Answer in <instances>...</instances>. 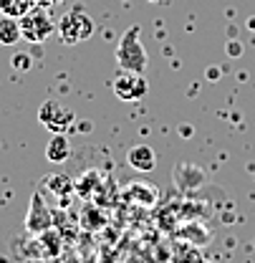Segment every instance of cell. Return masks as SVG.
<instances>
[{
	"mask_svg": "<svg viewBox=\"0 0 255 263\" xmlns=\"http://www.w3.org/2000/svg\"><path fill=\"white\" fill-rule=\"evenodd\" d=\"M147 51L142 46V28L131 26L124 31L119 46H116V64L124 71H134V73H144L147 68Z\"/></svg>",
	"mask_w": 255,
	"mask_h": 263,
	"instance_id": "cell-1",
	"label": "cell"
},
{
	"mask_svg": "<svg viewBox=\"0 0 255 263\" xmlns=\"http://www.w3.org/2000/svg\"><path fill=\"white\" fill-rule=\"evenodd\" d=\"M94 28H96L94 18L79 5L73 10H68L64 18L56 23V33H58L61 43H66V46H79L81 41L91 38Z\"/></svg>",
	"mask_w": 255,
	"mask_h": 263,
	"instance_id": "cell-2",
	"label": "cell"
},
{
	"mask_svg": "<svg viewBox=\"0 0 255 263\" xmlns=\"http://www.w3.org/2000/svg\"><path fill=\"white\" fill-rule=\"evenodd\" d=\"M21 31H23V41H28V43H43V41H48L51 33H56V23H53L48 8L35 5V8H31L21 18Z\"/></svg>",
	"mask_w": 255,
	"mask_h": 263,
	"instance_id": "cell-3",
	"label": "cell"
},
{
	"mask_svg": "<svg viewBox=\"0 0 255 263\" xmlns=\"http://www.w3.org/2000/svg\"><path fill=\"white\" fill-rule=\"evenodd\" d=\"M38 122H41L48 132L58 134V132H68L71 127H73L76 114H73V109L64 106L61 101L48 99V101H43L41 109H38Z\"/></svg>",
	"mask_w": 255,
	"mask_h": 263,
	"instance_id": "cell-4",
	"label": "cell"
},
{
	"mask_svg": "<svg viewBox=\"0 0 255 263\" xmlns=\"http://www.w3.org/2000/svg\"><path fill=\"white\" fill-rule=\"evenodd\" d=\"M147 89H149V86H147L144 73H134V71H124V68H122V73H116V79L111 81V91L122 99V101H139V99L147 94Z\"/></svg>",
	"mask_w": 255,
	"mask_h": 263,
	"instance_id": "cell-5",
	"label": "cell"
},
{
	"mask_svg": "<svg viewBox=\"0 0 255 263\" xmlns=\"http://www.w3.org/2000/svg\"><path fill=\"white\" fill-rule=\"evenodd\" d=\"M51 228H53V213L46 205L41 190H35L31 197V205H28V215H26V230L31 235H41V233H46Z\"/></svg>",
	"mask_w": 255,
	"mask_h": 263,
	"instance_id": "cell-6",
	"label": "cell"
},
{
	"mask_svg": "<svg viewBox=\"0 0 255 263\" xmlns=\"http://www.w3.org/2000/svg\"><path fill=\"white\" fill-rule=\"evenodd\" d=\"M127 162L136 172H152L157 167V152L147 144V142H136L131 144L127 152Z\"/></svg>",
	"mask_w": 255,
	"mask_h": 263,
	"instance_id": "cell-7",
	"label": "cell"
},
{
	"mask_svg": "<svg viewBox=\"0 0 255 263\" xmlns=\"http://www.w3.org/2000/svg\"><path fill=\"white\" fill-rule=\"evenodd\" d=\"M68 157H71V142H68L66 132L53 134V137L48 139V144H46V160L53 164H61V162H66Z\"/></svg>",
	"mask_w": 255,
	"mask_h": 263,
	"instance_id": "cell-8",
	"label": "cell"
},
{
	"mask_svg": "<svg viewBox=\"0 0 255 263\" xmlns=\"http://www.w3.org/2000/svg\"><path fill=\"white\" fill-rule=\"evenodd\" d=\"M23 41L21 31V18H10V15H0V46H15Z\"/></svg>",
	"mask_w": 255,
	"mask_h": 263,
	"instance_id": "cell-9",
	"label": "cell"
},
{
	"mask_svg": "<svg viewBox=\"0 0 255 263\" xmlns=\"http://www.w3.org/2000/svg\"><path fill=\"white\" fill-rule=\"evenodd\" d=\"M43 187L48 193H53L58 200H66L71 193H76V182H71L64 175H48V177H43Z\"/></svg>",
	"mask_w": 255,
	"mask_h": 263,
	"instance_id": "cell-10",
	"label": "cell"
},
{
	"mask_svg": "<svg viewBox=\"0 0 255 263\" xmlns=\"http://www.w3.org/2000/svg\"><path fill=\"white\" fill-rule=\"evenodd\" d=\"M101 182H104V177H101V172L99 170H86L81 177H79V182H76V193L81 197H96V190L101 187Z\"/></svg>",
	"mask_w": 255,
	"mask_h": 263,
	"instance_id": "cell-11",
	"label": "cell"
},
{
	"mask_svg": "<svg viewBox=\"0 0 255 263\" xmlns=\"http://www.w3.org/2000/svg\"><path fill=\"white\" fill-rule=\"evenodd\" d=\"M127 197L139 202V205H154L157 200V187H149L147 182H131L127 187Z\"/></svg>",
	"mask_w": 255,
	"mask_h": 263,
	"instance_id": "cell-12",
	"label": "cell"
},
{
	"mask_svg": "<svg viewBox=\"0 0 255 263\" xmlns=\"http://www.w3.org/2000/svg\"><path fill=\"white\" fill-rule=\"evenodd\" d=\"M31 8H35V0H0V15L23 18Z\"/></svg>",
	"mask_w": 255,
	"mask_h": 263,
	"instance_id": "cell-13",
	"label": "cell"
},
{
	"mask_svg": "<svg viewBox=\"0 0 255 263\" xmlns=\"http://www.w3.org/2000/svg\"><path fill=\"white\" fill-rule=\"evenodd\" d=\"M104 223H106V218H104V215H99V210H96V208H86V210H84V215H81V226H84V228L99 230Z\"/></svg>",
	"mask_w": 255,
	"mask_h": 263,
	"instance_id": "cell-14",
	"label": "cell"
},
{
	"mask_svg": "<svg viewBox=\"0 0 255 263\" xmlns=\"http://www.w3.org/2000/svg\"><path fill=\"white\" fill-rule=\"evenodd\" d=\"M13 66H15V68H21V71L31 68V56H26V53H18V56H13Z\"/></svg>",
	"mask_w": 255,
	"mask_h": 263,
	"instance_id": "cell-15",
	"label": "cell"
},
{
	"mask_svg": "<svg viewBox=\"0 0 255 263\" xmlns=\"http://www.w3.org/2000/svg\"><path fill=\"white\" fill-rule=\"evenodd\" d=\"M227 53H240V43H227Z\"/></svg>",
	"mask_w": 255,
	"mask_h": 263,
	"instance_id": "cell-16",
	"label": "cell"
},
{
	"mask_svg": "<svg viewBox=\"0 0 255 263\" xmlns=\"http://www.w3.org/2000/svg\"><path fill=\"white\" fill-rule=\"evenodd\" d=\"M35 5H43V8H51L53 0H35Z\"/></svg>",
	"mask_w": 255,
	"mask_h": 263,
	"instance_id": "cell-17",
	"label": "cell"
},
{
	"mask_svg": "<svg viewBox=\"0 0 255 263\" xmlns=\"http://www.w3.org/2000/svg\"><path fill=\"white\" fill-rule=\"evenodd\" d=\"M61 3H64V0H53V5H61Z\"/></svg>",
	"mask_w": 255,
	"mask_h": 263,
	"instance_id": "cell-18",
	"label": "cell"
},
{
	"mask_svg": "<svg viewBox=\"0 0 255 263\" xmlns=\"http://www.w3.org/2000/svg\"><path fill=\"white\" fill-rule=\"evenodd\" d=\"M152 3H157V0H152Z\"/></svg>",
	"mask_w": 255,
	"mask_h": 263,
	"instance_id": "cell-19",
	"label": "cell"
}]
</instances>
